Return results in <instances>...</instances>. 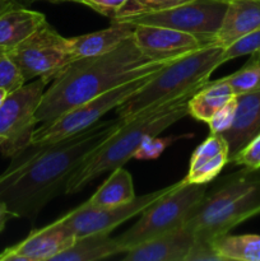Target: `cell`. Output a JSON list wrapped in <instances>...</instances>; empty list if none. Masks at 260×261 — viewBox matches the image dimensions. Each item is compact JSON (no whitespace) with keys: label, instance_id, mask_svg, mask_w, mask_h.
<instances>
[{"label":"cell","instance_id":"cell-1","mask_svg":"<svg viewBox=\"0 0 260 261\" xmlns=\"http://www.w3.org/2000/svg\"><path fill=\"white\" fill-rule=\"evenodd\" d=\"M120 117L98 121L76 134L30 143L0 175V201L14 217L33 221L66 185L79 166L122 125Z\"/></svg>","mask_w":260,"mask_h":261},{"label":"cell","instance_id":"cell-2","mask_svg":"<svg viewBox=\"0 0 260 261\" xmlns=\"http://www.w3.org/2000/svg\"><path fill=\"white\" fill-rule=\"evenodd\" d=\"M167 64L145 58L133 36L103 55L74 59L55 74L43 92L36 120L38 124L54 121L69 110L127 82L155 73Z\"/></svg>","mask_w":260,"mask_h":261},{"label":"cell","instance_id":"cell-3","mask_svg":"<svg viewBox=\"0 0 260 261\" xmlns=\"http://www.w3.org/2000/svg\"><path fill=\"white\" fill-rule=\"evenodd\" d=\"M193 94H185L167 103L145 110L122 122L119 130L79 166L66 185L65 194L79 193L98 176L122 167L133 158L145 138L160 135L163 130L188 116V101Z\"/></svg>","mask_w":260,"mask_h":261},{"label":"cell","instance_id":"cell-4","mask_svg":"<svg viewBox=\"0 0 260 261\" xmlns=\"http://www.w3.org/2000/svg\"><path fill=\"white\" fill-rule=\"evenodd\" d=\"M223 47L204 46L171 61L153 74L152 79L127 101L117 107V116L127 121L142 111L167 103L177 97L195 93L219 65L224 64Z\"/></svg>","mask_w":260,"mask_h":261},{"label":"cell","instance_id":"cell-5","mask_svg":"<svg viewBox=\"0 0 260 261\" xmlns=\"http://www.w3.org/2000/svg\"><path fill=\"white\" fill-rule=\"evenodd\" d=\"M205 193L206 184H188L181 180L178 186L148 206L139 221L116 237L124 252L142 242L181 228Z\"/></svg>","mask_w":260,"mask_h":261},{"label":"cell","instance_id":"cell-6","mask_svg":"<svg viewBox=\"0 0 260 261\" xmlns=\"http://www.w3.org/2000/svg\"><path fill=\"white\" fill-rule=\"evenodd\" d=\"M228 0H190L184 4L121 18L115 22L148 24L183 31L198 37L205 46L214 45Z\"/></svg>","mask_w":260,"mask_h":261},{"label":"cell","instance_id":"cell-7","mask_svg":"<svg viewBox=\"0 0 260 261\" xmlns=\"http://www.w3.org/2000/svg\"><path fill=\"white\" fill-rule=\"evenodd\" d=\"M153 74L154 73L127 82L96 98L89 99L69 110L54 121L40 124V126L36 127L33 132L31 143L54 142L88 129L89 126L98 122L103 115L111 110L117 109L120 105L124 103L133 94L143 88L152 79Z\"/></svg>","mask_w":260,"mask_h":261},{"label":"cell","instance_id":"cell-8","mask_svg":"<svg viewBox=\"0 0 260 261\" xmlns=\"http://www.w3.org/2000/svg\"><path fill=\"white\" fill-rule=\"evenodd\" d=\"M50 82L48 78L40 76L31 83H24L10 92L0 106V139L3 140L0 152L5 157L12 158L31 143L38 125L36 111Z\"/></svg>","mask_w":260,"mask_h":261},{"label":"cell","instance_id":"cell-9","mask_svg":"<svg viewBox=\"0 0 260 261\" xmlns=\"http://www.w3.org/2000/svg\"><path fill=\"white\" fill-rule=\"evenodd\" d=\"M8 54L25 82L40 76L53 81L60 69L74 60L69 38L61 36L47 20Z\"/></svg>","mask_w":260,"mask_h":261},{"label":"cell","instance_id":"cell-10","mask_svg":"<svg viewBox=\"0 0 260 261\" xmlns=\"http://www.w3.org/2000/svg\"><path fill=\"white\" fill-rule=\"evenodd\" d=\"M178 184L180 181L160 190L135 196L129 203L112 208H94L86 201L70 213L61 217L60 221L70 229L75 239L93 233H111L117 226L142 214L154 201L178 186Z\"/></svg>","mask_w":260,"mask_h":261},{"label":"cell","instance_id":"cell-11","mask_svg":"<svg viewBox=\"0 0 260 261\" xmlns=\"http://www.w3.org/2000/svg\"><path fill=\"white\" fill-rule=\"evenodd\" d=\"M133 38L145 58L158 63H171L205 46L190 33L158 25L135 24Z\"/></svg>","mask_w":260,"mask_h":261},{"label":"cell","instance_id":"cell-12","mask_svg":"<svg viewBox=\"0 0 260 261\" xmlns=\"http://www.w3.org/2000/svg\"><path fill=\"white\" fill-rule=\"evenodd\" d=\"M75 241V236L60 221L35 229L19 244L8 247L0 254V261H53Z\"/></svg>","mask_w":260,"mask_h":261},{"label":"cell","instance_id":"cell-13","mask_svg":"<svg viewBox=\"0 0 260 261\" xmlns=\"http://www.w3.org/2000/svg\"><path fill=\"white\" fill-rule=\"evenodd\" d=\"M260 214V178L249 191L242 194L194 231V239L213 242L242 222Z\"/></svg>","mask_w":260,"mask_h":261},{"label":"cell","instance_id":"cell-14","mask_svg":"<svg viewBox=\"0 0 260 261\" xmlns=\"http://www.w3.org/2000/svg\"><path fill=\"white\" fill-rule=\"evenodd\" d=\"M194 233L186 227L142 242L124 252V261H186Z\"/></svg>","mask_w":260,"mask_h":261},{"label":"cell","instance_id":"cell-15","mask_svg":"<svg viewBox=\"0 0 260 261\" xmlns=\"http://www.w3.org/2000/svg\"><path fill=\"white\" fill-rule=\"evenodd\" d=\"M257 134H260V89L236 96L235 120L222 134L228 144L229 161Z\"/></svg>","mask_w":260,"mask_h":261},{"label":"cell","instance_id":"cell-16","mask_svg":"<svg viewBox=\"0 0 260 261\" xmlns=\"http://www.w3.org/2000/svg\"><path fill=\"white\" fill-rule=\"evenodd\" d=\"M229 162L228 144L222 134H211L195 148L185 176L188 184H208Z\"/></svg>","mask_w":260,"mask_h":261},{"label":"cell","instance_id":"cell-17","mask_svg":"<svg viewBox=\"0 0 260 261\" xmlns=\"http://www.w3.org/2000/svg\"><path fill=\"white\" fill-rule=\"evenodd\" d=\"M256 30H260V0H228L214 45L226 48Z\"/></svg>","mask_w":260,"mask_h":261},{"label":"cell","instance_id":"cell-18","mask_svg":"<svg viewBox=\"0 0 260 261\" xmlns=\"http://www.w3.org/2000/svg\"><path fill=\"white\" fill-rule=\"evenodd\" d=\"M134 24L127 22H112L111 27L97 32L86 33L69 38L74 59L103 55L116 48L122 41L132 37Z\"/></svg>","mask_w":260,"mask_h":261},{"label":"cell","instance_id":"cell-19","mask_svg":"<svg viewBox=\"0 0 260 261\" xmlns=\"http://www.w3.org/2000/svg\"><path fill=\"white\" fill-rule=\"evenodd\" d=\"M46 22L43 13L14 5L0 15V47H15Z\"/></svg>","mask_w":260,"mask_h":261},{"label":"cell","instance_id":"cell-20","mask_svg":"<svg viewBox=\"0 0 260 261\" xmlns=\"http://www.w3.org/2000/svg\"><path fill=\"white\" fill-rule=\"evenodd\" d=\"M124 254L116 237L110 233H93L78 237L74 244L56 255L53 261H97Z\"/></svg>","mask_w":260,"mask_h":261},{"label":"cell","instance_id":"cell-21","mask_svg":"<svg viewBox=\"0 0 260 261\" xmlns=\"http://www.w3.org/2000/svg\"><path fill=\"white\" fill-rule=\"evenodd\" d=\"M236 96L229 84L222 79L206 82L188 101V111L193 119L208 122L214 114Z\"/></svg>","mask_w":260,"mask_h":261},{"label":"cell","instance_id":"cell-22","mask_svg":"<svg viewBox=\"0 0 260 261\" xmlns=\"http://www.w3.org/2000/svg\"><path fill=\"white\" fill-rule=\"evenodd\" d=\"M135 196L132 175L125 168L117 167L87 203L94 208H112L129 203Z\"/></svg>","mask_w":260,"mask_h":261},{"label":"cell","instance_id":"cell-23","mask_svg":"<svg viewBox=\"0 0 260 261\" xmlns=\"http://www.w3.org/2000/svg\"><path fill=\"white\" fill-rule=\"evenodd\" d=\"M213 247L222 261H260V234H222L213 240Z\"/></svg>","mask_w":260,"mask_h":261},{"label":"cell","instance_id":"cell-24","mask_svg":"<svg viewBox=\"0 0 260 261\" xmlns=\"http://www.w3.org/2000/svg\"><path fill=\"white\" fill-rule=\"evenodd\" d=\"M221 79L231 86L236 96L260 89V53L251 54L241 69Z\"/></svg>","mask_w":260,"mask_h":261},{"label":"cell","instance_id":"cell-25","mask_svg":"<svg viewBox=\"0 0 260 261\" xmlns=\"http://www.w3.org/2000/svg\"><path fill=\"white\" fill-rule=\"evenodd\" d=\"M194 134H184V135H171V137H148L144 142L140 144L137 152L134 153L133 158L139 161H149L157 160L173 142L178 139H185V138H193Z\"/></svg>","mask_w":260,"mask_h":261},{"label":"cell","instance_id":"cell-26","mask_svg":"<svg viewBox=\"0 0 260 261\" xmlns=\"http://www.w3.org/2000/svg\"><path fill=\"white\" fill-rule=\"evenodd\" d=\"M188 2H190V0H130V2L120 10V13L116 15V18L112 19V22L121 19V18L130 17V15L168 9V8L176 7V5L184 4V3Z\"/></svg>","mask_w":260,"mask_h":261},{"label":"cell","instance_id":"cell-27","mask_svg":"<svg viewBox=\"0 0 260 261\" xmlns=\"http://www.w3.org/2000/svg\"><path fill=\"white\" fill-rule=\"evenodd\" d=\"M25 83L17 64L10 58L8 50L0 47V88L13 92Z\"/></svg>","mask_w":260,"mask_h":261},{"label":"cell","instance_id":"cell-28","mask_svg":"<svg viewBox=\"0 0 260 261\" xmlns=\"http://www.w3.org/2000/svg\"><path fill=\"white\" fill-rule=\"evenodd\" d=\"M254 53H260V30L247 33L227 46L223 50V59L224 61H228Z\"/></svg>","mask_w":260,"mask_h":261},{"label":"cell","instance_id":"cell-29","mask_svg":"<svg viewBox=\"0 0 260 261\" xmlns=\"http://www.w3.org/2000/svg\"><path fill=\"white\" fill-rule=\"evenodd\" d=\"M229 162L251 171L260 170V134L250 140Z\"/></svg>","mask_w":260,"mask_h":261},{"label":"cell","instance_id":"cell-30","mask_svg":"<svg viewBox=\"0 0 260 261\" xmlns=\"http://www.w3.org/2000/svg\"><path fill=\"white\" fill-rule=\"evenodd\" d=\"M235 114H236V96L223 105L206 122L211 129V134H223L224 132H227L233 122Z\"/></svg>","mask_w":260,"mask_h":261},{"label":"cell","instance_id":"cell-31","mask_svg":"<svg viewBox=\"0 0 260 261\" xmlns=\"http://www.w3.org/2000/svg\"><path fill=\"white\" fill-rule=\"evenodd\" d=\"M129 2L130 0H83L82 4L87 5L105 17L114 19Z\"/></svg>","mask_w":260,"mask_h":261},{"label":"cell","instance_id":"cell-32","mask_svg":"<svg viewBox=\"0 0 260 261\" xmlns=\"http://www.w3.org/2000/svg\"><path fill=\"white\" fill-rule=\"evenodd\" d=\"M186 261H222L213 247V242L194 239Z\"/></svg>","mask_w":260,"mask_h":261},{"label":"cell","instance_id":"cell-33","mask_svg":"<svg viewBox=\"0 0 260 261\" xmlns=\"http://www.w3.org/2000/svg\"><path fill=\"white\" fill-rule=\"evenodd\" d=\"M10 218H14L13 213L7 208V205H5L4 203L0 201V232L4 229L5 224H7V222L9 221Z\"/></svg>","mask_w":260,"mask_h":261},{"label":"cell","instance_id":"cell-34","mask_svg":"<svg viewBox=\"0 0 260 261\" xmlns=\"http://www.w3.org/2000/svg\"><path fill=\"white\" fill-rule=\"evenodd\" d=\"M14 5H19V3H17L15 0H0V15H2L5 10L14 7Z\"/></svg>","mask_w":260,"mask_h":261},{"label":"cell","instance_id":"cell-35","mask_svg":"<svg viewBox=\"0 0 260 261\" xmlns=\"http://www.w3.org/2000/svg\"><path fill=\"white\" fill-rule=\"evenodd\" d=\"M8 94H9V92H8L7 89L0 88V106H2V105L4 103V101H5V99H7Z\"/></svg>","mask_w":260,"mask_h":261},{"label":"cell","instance_id":"cell-36","mask_svg":"<svg viewBox=\"0 0 260 261\" xmlns=\"http://www.w3.org/2000/svg\"><path fill=\"white\" fill-rule=\"evenodd\" d=\"M46 2H50V3H54V4H59V3H81L83 0H46Z\"/></svg>","mask_w":260,"mask_h":261},{"label":"cell","instance_id":"cell-37","mask_svg":"<svg viewBox=\"0 0 260 261\" xmlns=\"http://www.w3.org/2000/svg\"><path fill=\"white\" fill-rule=\"evenodd\" d=\"M17 3H19V4H25V3H32V2H36V0H15Z\"/></svg>","mask_w":260,"mask_h":261},{"label":"cell","instance_id":"cell-38","mask_svg":"<svg viewBox=\"0 0 260 261\" xmlns=\"http://www.w3.org/2000/svg\"><path fill=\"white\" fill-rule=\"evenodd\" d=\"M3 144V140L2 139H0V145H2Z\"/></svg>","mask_w":260,"mask_h":261}]
</instances>
